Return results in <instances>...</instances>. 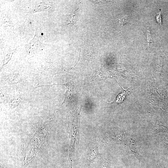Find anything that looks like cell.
Here are the masks:
<instances>
[{"label": "cell", "mask_w": 168, "mask_h": 168, "mask_svg": "<svg viewBox=\"0 0 168 168\" xmlns=\"http://www.w3.org/2000/svg\"><path fill=\"white\" fill-rule=\"evenodd\" d=\"M129 139H128V149L132 153L134 154L135 156H137V151L136 150V146L135 145L134 140L132 138H130Z\"/></svg>", "instance_id": "obj_1"}, {"label": "cell", "mask_w": 168, "mask_h": 168, "mask_svg": "<svg viewBox=\"0 0 168 168\" xmlns=\"http://www.w3.org/2000/svg\"><path fill=\"white\" fill-rule=\"evenodd\" d=\"M101 168H110L109 164L107 162H105Z\"/></svg>", "instance_id": "obj_6"}, {"label": "cell", "mask_w": 168, "mask_h": 168, "mask_svg": "<svg viewBox=\"0 0 168 168\" xmlns=\"http://www.w3.org/2000/svg\"><path fill=\"white\" fill-rule=\"evenodd\" d=\"M120 86L122 88V91L121 93L117 96L115 100L114 101L117 103H120L125 98L128 90H125L120 85Z\"/></svg>", "instance_id": "obj_2"}, {"label": "cell", "mask_w": 168, "mask_h": 168, "mask_svg": "<svg viewBox=\"0 0 168 168\" xmlns=\"http://www.w3.org/2000/svg\"><path fill=\"white\" fill-rule=\"evenodd\" d=\"M156 131V133L162 132H166L168 131V129L162 125L158 126Z\"/></svg>", "instance_id": "obj_3"}, {"label": "cell", "mask_w": 168, "mask_h": 168, "mask_svg": "<svg viewBox=\"0 0 168 168\" xmlns=\"http://www.w3.org/2000/svg\"><path fill=\"white\" fill-rule=\"evenodd\" d=\"M156 20L159 24L162 26L161 16L160 12L159 15H156Z\"/></svg>", "instance_id": "obj_5"}, {"label": "cell", "mask_w": 168, "mask_h": 168, "mask_svg": "<svg viewBox=\"0 0 168 168\" xmlns=\"http://www.w3.org/2000/svg\"><path fill=\"white\" fill-rule=\"evenodd\" d=\"M147 42L148 46H149L150 43H151L153 42V38L149 30H147Z\"/></svg>", "instance_id": "obj_4"}]
</instances>
